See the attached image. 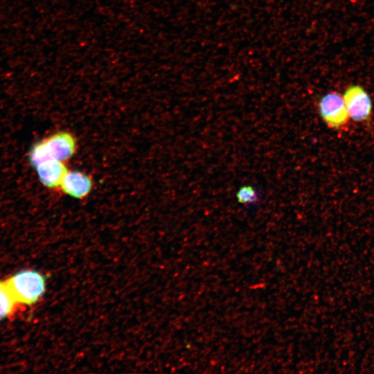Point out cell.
Here are the masks:
<instances>
[{"label": "cell", "instance_id": "obj_1", "mask_svg": "<svg viewBox=\"0 0 374 374\" xmlns=\"http://www.w3.org/2000/svg\"><path fill=\"white\" fill-rule=\"evenodd\" d=\"M6 280L17 302L20 304L33 305L46 291V276L35 269L19 270Z\"/></svg>", "mask_w": 374, "mask_h": 374}, {"label": "cell", "instance_id": "obj_2", "mask_svg": "<svg viewBox=\"0 0 374 374\" xmlns=\"http://www.w3.org/2000/svg\"><path fill=\"white\" fill-rule=\"evenodd\" d=\"M76 141L67 132H59L37 143L30 150L29 159L35 167L47 160L64 161L75 152Z\"/></svg>", "mask_w": 374, "mask_h": 374}, {"label": "cell", "instance_id": "obj_3", "mask_svg": "<svg viewBox=\"0 0 374 374\" xmlns=\"http://www.w3.org/2000/svg\"><path fill=\"white\" fill-rule=\"evenodd\" d=\"M318 110L322 120L332 129H342L350 119L343 96L337 92L323 96L318 103Z\"/></svg>", "mask_w": 374, "mask_h": 374}, {"label": "cell", "instance_id": "obj_4", "mask_svg": "<svg viewBox=\"0 0 374 374\" xmlns=\"http://www.w3.org/2000/svg\"><path fill=\"white\" fill-rule=\"evenodd\" d=\"M343 98L350 118L355 122L368 121L372 114V102L368 93L359 85L348 87Z\"/></svg>", "mask_w": 374, "mask_h": 374}, {"label": "cell", "instance_id": "obj_5", "mask_svg": "<svg viewBox=\"0 0 374 374\" xmlns=\"http://www.w3.org/2000/svg\"><path fill=\"white\" fill-rule=\"evenodd\" d=\"M40 181L49 188L60 186L67 172L63 161L59 160H47L35 166Z\"/></svg>", "mask_w": 374, "mask_h": 374}, {"label": "cell", "instance_id": "obj_6", "mask_svg": "<svg viewBox=\"0 0 374 374\" xmlns=\"http://www.w3.org/2000/svg\"><path fill=\"white\" fill-rule=\"evenodd\" d=\"M60 187L66 194L80 199L90 193L92 188V180L89 175L83 172L67 171Z\"/></svg>", "mask_w": 374, "mask_h": 374}, {"label": "cell", "instance_id": "obj_7", "mask_svg": "<svg viewBox=\"0 0 374 374\" xmlns=\"http://www.w3.org/2000/svg\"><path fill=\"white\" fill-rule=\"evenodd\" d=\"M17 303L6 280H0V321L13 313Z\"/></svg>", "mask_w": 374, "mask_h": 374}, {"label": "cell", "instance_id": "obj_8", "mask_svg": "<svg viewBox=\"0 0 374 374\" xmlns=\"http://www.w3.org/2000/svg\"><path fill=\"white\" fill-rule=\"evenodd\" d=\"M237 201L244 205L257 204L260 199L258 191L251 186H241L235 195Z\"/></svg>", "mask_w": 374, "mask_h": 374}]
</instances>
